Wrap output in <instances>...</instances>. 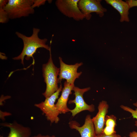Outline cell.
<instances>
[{
  "instance_id": "cell-14",
  "label": "cell",
  "mask_w": 137,
  "mask_h": 137,
  "mask_svg": "<svg viewBox=\"0 0 137 137\" xmlns=\"http://www.w3.org/2000/svg\"><path fill=\"white\" fill-rule=\"evenodd\" d=\"M117 118L113 115H106L105 120L103 133L106 135H111L116 133L115 128L116 125Z\"/></svg>"
},
{
  "instance_id": "cell-24",
  "label": "cell",
  "mask_w": 137,
  "mask_h": 137,
  "mask_svg": "<svg viewBox=\"0 0 137 137\" xmlns=\"http://www.w3.org/2000/svg\"><path fill=\"white\" fill-rule=\"evenodd\" d=\"M133 105L134 106L137 107V101L136 102L133 103Z\"/></svg>"
},
{
  "instance_id": "cell-12",
  "label": "cell",
  "mask_w": 137,
  "mask_h": 137,
  "mask_svg": "<svg viewBox=\"0 0 137 137\" xmlns=\"http://www.w3.org/2000/svg\"><path fill=\"white\" fill-rule=\"evenodd\" d=\"M1 126L9 128L10 132L7 137H30L31 131L29 127L24 126L16 121L12 123H3Z\"/></svg>"
},
{
  "instance_id": "cell-9",
  "label": "cell",
  "mask_w": 137,
  "mask_h": 137,
  "mask_svg": "<svg viewBox=\"0 0 137 137\" xmlns=\"http://www.w3.org/2000/svg\"><path fill=\"white\" fill-rule=\"evenodd\" d=\"M78 124L74 121H71L69 123L70 128L77 131L81 137H96L94 125L90 115L86 116L83 126L80 127Z\"/></svg>"
},
{
  "instance_id": "cell-3",
  "label": "cell",
  "mask_w": 137,
  "mask_h": 137,
  "mask_svg": "<svg viewBox=\"0 0 137 137\" xmlns=\"http://www.w3.org/2000/svg\"><path fill=\"white\" fill-rule=\"evenodd\" d=\"M33 0H8L3 8L9 19H14L28 16L34 13L32 7Z\"/></svg>"
},
{
  "instance_id": "cell-17",
  "label": "cell",
  "mask_w": 137,
  "mask_h": 137,
  "mask_svg": "<svg viewBox=\"0 0 137 137\" xmlns=\"http://www.w3.org/2000/svg\"><path fill=\"white\" fill-rule=\"evenodd\" d=\"M46 1V0H33L32 7L33 9L36 7H39L44 5Z\"/></svg>"
},
{
  "instance_id": "cell-2",
  "label": "cell",
  "mask_w": 137,
  "mask_h": 137,
  "mask_svg": "<svg viewBox=\"0 0 137 137\" xmlns=\"http://www.w3.org/2000/svg\"><path fill=\"white\" fill-rule=\"evenodd\" d=\"M49 51V57L48 61L46 63L43 64L42 67L43 77L46 84V90L42 95L45 98L50 97L59 88L58 76L59 75L60 68H57L53 63L51 48Z\"/></svg>"
},
{
  "instance_id": "cell-13",
  "label": "cell",
  "mask_w": 137,
  "mask_h": 137,
  "mask_svg": "<svg viewBox=\"0 0 137 137\" xmlns=\"http://www.w3.org/2000/svg\"><path fill=\"white\" fill-rule=\"evenodd\" d=\"M106 3L112 6L121 15L120 21L128 22L129 10L130 8L128 4L121 0H106Z\"/></svg>"
},
{
  "instance_id": "cell-25",
  "label": "cell",
  "mask_w": 137,
  "mask_h": 137,
  "mask_svg": "<svg viewBox=\"0 0 137 137\" xmlns=\"http://www.w3.org/2000/svg\"><path fill=\"white\" fill-rule=\"evenodd\" d=\"M50 137H56L54 135H52L51 136H50Z\"/></svg>"
},
{
  "instance_id": "cell-22",
  "label": "cell",
  "mask_w": 137,
  "mask_h": 137,
  "mask_svg": "<svg viewBox=\"0 0 137 137\" xmlns=\"http://www.w3.org/2000/svg\"><path fill=\"white\" fill-rule=\"evenodd\" d=\"M129 136L130 137H137V132L133 131L130 132Z\"/></svg>"
},
{
  "instance_id": "cell-23",
  "label": "cell",
  "mask_w": 137,
  "mask_h": 137,
  "mask_svg": "<svg viewBox=\"0 0 137 137\" xmlns=\"http://www.w3.org/2000/svg\"><path fill=\"white\" fill-rule=\"evenodd\" d=\"M30 137H50V136L48 135H43L39 133L36 135L31 136Z\"/></svg>"
},
{
  "instance_id": "cell-8",
  "label": "cell",
  "mask_w": 137,
  "mask_h": 137,
  "mask_svg": "<svg viewBox=\"0 0 137 137\" xmlns=\"http://www.w3.org/2000/svg\"><path fill=\"white\" fill-rule=\"evenodd\" d=\"M59 59L60 66L58 78L59 82H60L62 79H65L68 83L74 84L75 80L78 78L82 73V72H77V70L83 64L82 63L68 65L63 62L61 57H59Z\"/></svg>"
},
{
  "instance_id": "cell-7",
  "label": "cell",
  "mask_w": 137,
  "mask_h": 137,
  "mask_svg": "<svg viewBox=\"0 0 137 137\" xmlns=\"http://www.w3.org/2000/svg\"><path fill=\"white\" fill-rule=\"evenodd\" d=\"M100 0H79L78 3V8L87 20H90L92 16L91 13L95 12L101 17L107 9L101 4Z\"/></svg>"
},
{
  "instance_id": "cell-5",
  "label": "cell",
  "mask_w": 137,
  "mask_h": 137,
  "mask_svg": "<svg viewBox=\"0 0 137 137\" xmlns=\"http://www.w3.org/2000/svg\"><path fill=\"white\" fill-rule=\"evenodd\" d=\"M79 0H57L56 6L63 14L75 21H79L85 18L78 6Z\"/></svg>"
},
{
  "instance_id": "cell-21",
  "label": "cell",
  "mask_w": 137,
  "mask_h": 137,
  "mask_svg": "<svg viewBox=\"0 0 137 137\" xmlns=\"http://www.w3.org/2000/svg\"><path fill=\"white\" fill-rule=\"evenodd\" d=\"M8 0H0V7L4 8L8 2Z\"/></svg>"
},
{
  "instance_id": "cell-4",
  "label": "cell",
  "mask_w": 137,
  "mask_h": 137,
  "mask_svg": "<svg viewBox=\"0 0 137 137\" xmlns=\"http://www.w3.org/2000/svg\"><path fill=\"white\" fill-rule=\"evenodd\" d=\"M62 87L61 84L58 90L45 100L35 104L34 106L39 109L44 114L47 119L51 123H58L60 120L58 116L60 113L55 107V102L58 98Z\"/></svg>"
},
{
  "instance_id": "cell-15",
  "label": "cell",
  "mask_w": 137,
  "mask_h": 137,
  "mask_svg": "<svg viewBox=\"0 0 137 137\" xmlns=\"http://www.w3.org/2000/svg\"><path fill=\"white\" fill-rule=\"evenodd\" d=\"M120 107L124 110L130 113L133 118L136 119L135 125L137 126V108L134 110L129 107L123 105H121Z\"/></svg>"
},
{
  "instance_id": "cell-16",
  "label": "cell",
  "mask_w": 137,
  "mask_h": 137,
  "mask_svg": "<svg viewBox=\"0 0 137 137\" xmlns=\"http://www.w3.org/2000/svg\"><path fill=\"white\" fill-rule=\"evenodd\" d=\"M9 19L7 12L3 8L0 7V23H6Z\"/></svg>"
},
{
  "instance_id": "cell-1",
  "label": "cell",
  "mask_w": 137,
  "mask_h": 137,
  "mask_svg": "<svg viewBox=\"0 0 137 137\" xmlns=\"http://www.w3.org/2000/svg\"><path fill=\"white\" fill-rule=\"evenodd\" d=\"M40 30L39 28H33L32 34L29 37L27 36L18 31L15 32V34L17 36L22 40L23 47L21 53L18 56L13 58V60H20L21 63L24 65V60L25 56L26 59L27 60L31 57L32 58L33 61L34 62L33 55L38 48H44L49 51L51 48L52 40L50 42V46H49L46 44L47 41V39H41L39 37L38 34Z\"/></svg>"
},
{
  "instance_id": "cell-6",
  "label": "cell",
  "mask_w": 137,
  "mask_h": 137,
  "mask_svg": "<svg viewBox=\"0 0 137 137\" xmlns=\"http://www.w3.org/2000/svg\"><path fill=\"white\" fill-rule=\"evenodd\" d=\"M90 89V87L80 89L75 86L73 91L74 92L75 98L74 100H70L69 104L74 103L75 107L74 109L70 110V112L72 116H74L80 112L84 110H87L90 112H94L95 110V106L93 104L88 105L84 100L83 96L84 94Z\"/></svg>"
},
{
  "instance_id": "cell-10",
  "label": "cell",
  "mask_w": 137,
  "mask_h": 137,
  "mask_svg": "<svg viewBox=\"0 0 137 137\" xmlns=\"http://www.w3.org/2000/svg\"><path fill=\"white\" fill-rule=\"evenodd\" d=\"M109 107V105L106 101L100 102L98 107V112L96 115L92 118L96 135L102 133Z\"/></svg>"
},
{
  "instance_id": "cell-18",
  "label": "cell",
  "mask_w": 137,
  "mask_h": 137,
  "mask_svg": "<svg viewBox=\"0 0 137 137\" xmlns=\"http://www.w3.org/2000/svg\"><path fill=\"white\" fill-rule=\"evenodd\" d=\"M96 137H121V136L119 134L114 133L111 135H107L103 133L101 134L97 135Z\"/></svg>"
},
{
  "instance_id": "cell-19",
  "label": "cell",
  "mask_w": 137,
  "mask_h": 137,
  "mask_svg": "<svg viewBox=\"0 0 137 137\" xmlns=\"http://www.w3.org/2000/svg\"><path fill=\"white\" fill-rule=\"evenodd\" d=\"M0 118L1 120L4 121L5 120V117L11 115V113L7 112H4L0 110Z\"/></svg>"
},
{
  "instance_id": "cell-26",
  "label": "cell",
  "mask_w": 137,
  "mask_h": 137,
  "mask_svg": "<svg viewBox=\"0 0 137 137\" xmlns=\"http://www.w3.org/2000/svg\"><path fill=\"white\" fill-rule=\"evenodd\" d=\"M126 137V136H124V137Z\"/></svg>"
},
{
  "instance_id": "cell-20",
  "label": "cell",
  "mask_w": 137,
  "mask_h": 137,
  "mask_svg": "<svg viewBox=\"0 0 137 137\" xmlns=\"http://www.w3.org/2000/svg\"><path fill=\"white\" fill-rule=\"evenodd\" d=\"M126 2L128 4L130 8L137 6V0H128L126 1Z\"/></svg>"
},
{
  "instance_id": "cell-11",
  "label": "cell",
  "mask_w": 137,
  "mask_h": 137,
  "mask_svg": "<svg viewBox=\"0 0 137 137\" xmlns=\"http://www.w3.org/2000/svg\"><path fill=\"white\" fill-rule=\"evenodd\" d=\"M75 85L65 81L62 88L61 95L55 104L56 107L60 114H65L70 111L67 105L69 95L72 93Z\"/></svg>"
}]
</instances>
